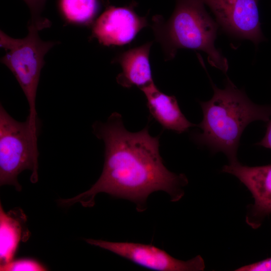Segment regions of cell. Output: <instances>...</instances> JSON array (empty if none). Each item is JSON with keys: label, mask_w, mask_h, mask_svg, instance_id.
Here are the masks:
<instances>
[{"label": "cell", "mask_w": 271, "mask_h": 271, "mask_svg": "<svg viewBox=\"0 0 271 271\" xmlns=\"http://www.w3.org/2000/svg\"><path fill=\"white\" fill-rule=\"evenodd\" d=\"M152 42L123 52L114 62L118 63L122 72L117 77V83L125 88L136 86L140 89L154 82L149 54Z\"/></svg>", "instance_id": "8fae6325"}, {"label": "cell", "mask_w": 271, "mask_h": 271, "mask_svg": "<svg viewBox=\"0 0 271 271\" xmlns=\"http://www.w3.org/2000/svg\"><path fill=\"white\" fill-rule=\"evenodd\" d=\"M86 241L91 245L108 250L138 265L155 270L201 271L205 267L204 260L200 255L188 260H181L151 244L93 239H86Z\"/></svg>", "instance_id": "8992f818"}, {"label": "cell", "mask_w": 271, "mask_h": 271, "mask_svg": "<svg viewBox=\"0 0 271 271\" xmlns=\"http://www.w3.org/2000/svg\"><path fill=\"white\" fill-rule=\"evenodd\" d=\"M35 132L28 119L20 122L13 118L0 105V184L14 186L20 191L18 175L25 170L32 172L30 180H38L39 152Z\"/></svg>", "instance_id": "5b68a950"}, {"label": "cell", "mask_w": 271, "mask_h": 271, "mask_svg": "<svg viewBox=\"0 0 271 271\" xmlns=\"http://www.w3.org/2000/svg\"><path fill=\"white\" fill-rule=\"evenodd\" d=\"M30 8L32 18L31 21L44 26H50V22L47 19H42L41 12L46 0H24Z\"/></svg>", "instance_id": "9a60e30c"}, {"label": "cell", "mask_w": 271, "mask_h": 271, "mask_svg": "<svg viewBox=\"0 0 271 271\" xmlns=\"http://www.w3.org/2000/svg\"><path fill=\"white\" fill-rule=\"evenodd\" d=\"M256 145L271 149V120L268 121L266 130L263 138Z\"/></svg>", "instance_id": "e0dca14e"}, {"label": "cell", "mask_w": 271, "mask_h": 271, "mask_svg": "<svg viewBox=\"0 0 271 271\" xmlns=\"http://www.w3.org/2000/svg\"><path fill=\"white\" fill-rule=\"evenodd\" d=\"M214 14L216 22L225 32L247 39L255 45L265 40L258 10L259 0H200Z\"/></svg>", "instance_id": "52a82bcc"}, {"label": "cell", "mask_w": 271, "mask_h": 271, "mask_svg": "<svg viewBox=\"0 0 271 271\" xmlns=\"http://www.w3.org/2000/svg\"><path fill=\"white\" fill-rule=\"evenodd\" d=\"M28 28V34L22 39L12 38L1 31V47L7 51L1 61L10 69L21 86L29 106L27 118L33 129L38 130L36 98L40 73L45 55L57 43L40 38L39 31L46 28L42 25L30 21Z\"/></svg>", "instance_id": "277c9868"}, {"label": "cell", "mask_w": 271, "mask_h": 271, "mask_svg": "<svg viewBox=\"0 0 271 271\" xmlns=\"http://www.w3.org/2000/svg\"><path fill=\"white\" fill-rule=\"evenodd\" d=\"M236 271H271V257L240 267Z\"/></svg>", "instance_id": "2e32d148"}, {"label": "cell", "mask_w": 271, "mask_h": 271, "mask_svg": "<svg viewBox=\"0 0 271 271\" xmlns=\"http://www.w3.org/2000/svg\"><path fill=\"white\" fill-rule=\"evenodd\" d=\"M27 217L20 208L5 212L0 206L1 265L13 260L20 241H26L29 232L26 223Z\"/></svg>", "instance_id": "7c38bea8"}, {"label": "cell", "mask_w": 271, "mask_h": 271, "mask_svg": "<svg viewBox=\"0 0 271 271\" xmlns=\"http://www.w3.org/2000/svg\"><path fill=\"white\" fill-rule=\"evenodd\" d=\"M92 129L105 146L101 175L87 191L59 200L60 205L79 203L91 207L96 195L105 193L133 202L137 211L142 212L147 209L148 196L154 192H165L172 202L183 197V188L188 184V179L185 175L171 172L165 166L159 152V137L151 136L148 125L138 132L129 131L121 115L114 112L106 122H95Z\"/></svg>", "instance_id": "6da1fadb"}, {"label": "cell", "mask_w": 271, "mask_h": 271, "mask_svg": "<svg viewBox=\"0 0 271 271\" xmlns=\"http://www.w3.org/2000/svg\"><path fill=\"white\" fill-rule=\"evenodd\" d=\"M61 7L68 21L79 24L91 22L98 10L97 0H61Z\"/></svg>", "instance_id": "4fadbf2b"}, {"label": "cell", "mask_w": 271, "mask_h": 271, "mask_svg": "<svg viewBox=\"0 0 271 271\" xmlns=\"http://www.w3.org/2000/svg\"><path fill=\"white\" fill-rule=\"evenodd\" d=\"M171 17H153L151 25L156 41L161 45L166 60L173 59L178 49L202 51L210 64L226 73L227 59L214 43L219 25L208 14L200 0H176Z\"/></svg>", "instance_id": "3957f363"}, {"label": "cell", "mask_w": 271, "mask_h": 271, "mask_svg": "<svg viewBox=\"0 0 271 271\" xmlns=\"http://www.w3.org/2000/svg\"><path fill=\"white\" fill-rule=\"evenodd\" d=\"M140 89L145 94L151 116L163 128L181 133L190 127L197 126L182 113L175 96L163 93L154 82Z\"/></svg>", "instance_id": "30bf717a"}, {"label": "cell", "mask_w": 271, "mask_h": 271, "mask_svg": "<svg viewBox=\"0 0 271 271\" xmlns=\"http://www.w3.org/2000/svg\"><path fill=\"white\" fill-rule=\"evenodd\" d=\"M222 171L236 177L251 194L254 203L248 209L246 221L252 228H258L264 217L271 214V164L249 167L237 161L225 165Z\"/></svg>", "instance_id": "ba28073f"}, {"label": "cell", "mask_w": 271, "mask_h": 271, "mask_svg": "<svg viewBox=\"0 0 271 271\" xmlns=\"http://www.w3.org/2000/svg\"><path fill=\"white\" fill-rule=\"evenodd\" d=\"M211 81L213 95L209 100L200 102L203 118L197 126L202 132L195 139L212 152H223L229 163L234 162L237 161V149L244 129L255 120L268 122L271 104L253 103L229 78L224 89L218 88Z\"/></svg>", "instance_id": "7a4b0ae2"}, {"label": "cell", "mask_w": 271, "mask_h": 271, "mask_svg": "<svg viewBox=\"0 0 271 271\" xmlns=\"http://www.w3.org/2000/svg\"><path fill=\"white\" fill-rule=\"evenodd\" d=\"M147 25L146 18L138 16L132 6H111L94 23L91 38L104 46H121L130 42Z\"/></svg>", "instance_id": "9c48e42d"}, {"label": "cell", "mask_w": 271, "mask_h": 271, "mask_svg": "<svg viewBox=\"0 0 271 271\" xmlns=\"http://www.w3.org/2000/svg\"><path fill=\"white\" fill-rule=\"evenodd\" d=\"M1 270L13 271H41L46 270L45 266L38 261L28 258H23L12 260L3 265H1Z\"/></svg>", "instance_id": "5bb4252c"}]
</instances>
